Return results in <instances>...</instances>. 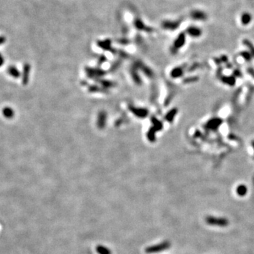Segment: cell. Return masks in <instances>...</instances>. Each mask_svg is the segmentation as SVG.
<instances>
[{
	"instance_id": "obj_1",
	"label": "cell",
	"mask_w": 254,
	"mask_h": 254,
	"mask_svg": "<svg viewBox=\"0 0 254 254\" xmlns=\"http://www.w3.org/2000/svg\"><path fill=\"white\" fill-rule=\"evenodd\" d=\"M205 222L208 224L212 226L224 227L229 224V220L224 217H217L213 216H208L205 217Z\"/></svg>"
},
{
	"instance_id": "obj_2",
	"label": "cell",
	"mask_w": 254,
	"mask_h": 254,
	"mask_svg": "<svg viewBox=\"0 0 254 254\" xmlns=\"http://www.w3.org/2000/svg\"><path fill=\"white\" fill-rule=\"evenodd\" d=\"M171 246V244L169 241H163L162 243L150 246L146 249V252L148 253H155L161 251H165Z\"/></svg>"
},
{
	"instance_id": "obj_3",
	"label": "cell",
	"mask_w": 254,
	"mask_h": 254,
	"mask_svg": "<svg viewBox=\"0 0 254 254\" xmlns=\"http://www.w3.org/2000/svg\"><path fill=\"white\" fill-rule=\"evenodd\" d=\"M191 19L196 20V21H205L207 19V14L203 11L201 10H194L191 13Z\"/></svg>"
},
{
	"instance_id": "obj_4",
	"label": "cell",
	"mask_w": 254,
	"mask_h": 254,
	"mask_svg": "<svg viewBox=\"0 0 254 254\" xmlns=\"http://www.w3.org/2000/svg\"><path fill=\"white\" fill-rule=\"evenodd\" d=\"M187 33L193 38H198L202 35V31L196 26H191L187 29Z\"/></svg>"
},
{
	"instance_id": "obj_5",
	"label": "cell",
	"mask_w": 254,
	"mask_h": 254,
	"mask_svg": "<svg viewBox=\"0 0 254 254\" xmlns=\"http://www.w3.org/2000/svg\"><path fill=\"white\" fill-rule=\"evenodd\" d=\"M2 114H3V116L6 118V119H11L14 117L15 112L14 110L11 107H4L3 110H2Z\"/></svg>"
},
{
	"instance_id": "obj_6",
	"label": "cell",
	"mask_w": 254,
	"mask_h": 254,
	"mask_svg": "<svg viewBox=\"0 0 254 254\" xmlns=\"http://www.w3.org/2000/svg\"><path fill=\"white\" fill-rule=\"evenodd\" d=\"M240 20H241V23L243 26H247L251 23L252 20V16L249 13L245 12L241 14Z\"/></svg>"
},
{
	"instance_id": "obj_7",
	"label": "cell",
	"mask_w": 254,
	"mask_h": 254,
	"mask_svg": "<svg viewBox=\"0 0 254 254\" xmlns=\"http://www.w3.org/2000/svg\"><path fill=\"white\" fill-rule=\"evenodd\" d=\"M7 71L11 76H12L15 78H19L20 75H21L20 71L17 69L16 67H14V66H9V67H8Z\"/></svg>"
},
{
	"instance_id": "obj_8",
	"label": "cell",
	"mask_w": 254,
	"mask_h": 254,
	"mask_svg": "<svg viewBox=\"0 0 254 254\" xmlns=\"http://www.w3.org/2000/svg\"><path fill=\"white\" fill-rule=\"evenodd\" d=\"M29 72H30V66L26 64L24 67V71H23V79L22 81L24 84H26L28 81Z\"/></svg>"
},
{
	"instance_id": "obj_9",
	"label": "cell",
	"mask_w": 254,
	"mask_h": 254,
	"mask_svg": "<svg viewBox=\"0 0 254 254\" xmlns=\"http://www.w3.org/2000/svg\"><path fill=\"white\" fill-rule=\"evenodd\" d=\"M184 42H185V36L182 33L181 35L179 36V38L176 39V42L174 43V47L180 48V47L183 46V44H184Z\"/></svg>"
},
{
	"instance_id": "obj_10",
	"label": "cell",
	"mask_w": 254,
	"mask_h": 254,
	"mask_svg": "<svg viewBox=\"0 0 254 254\" xmlns=\"http://www.w3.org/2000/svg\"><path fill=\"white\" fill-rule=\"evenodd\" d=\"M237 193L240 196H244L247 193V188L245 185H239L237 188Z\"/></svg>"
},
{
	"instance_id": "obj_11",
	"label": "cell",
	"mask_w": 254,
	"mask_h": 254,
	"mask_svg": "<svg viewBox=\"0 0 254 254\" xmlns=\"http://www.w3.org/2000/svg\"><path fill=\"white\" fill-rule=\"evenodd\" d=\"M97 251L99 254H111V251L107 247L98 246L97 247Z\"/></svg>"
},
{
	"instance_id": "obj_12",
	"label": "cell",
	"mask_w": 254,
	"mask_h": 254,
	"mask_svg": "<svg viewBox=\"0 0 254 254\" xmlns=\"http://www.w3.org/2000/svg\"><path fill=\"white\" fill-rule=\"evenodd\" d=\"M244 43L245 45H246L247 47H249V48L251 49V53L254 54V47H253L252 44H251V43L250 42H249V41H248V40H244Z\"/></svg>"
},
{
	"instance_id": "obj_13",
	"label": "cell",
	"mask_w": 254,
	"mask_h": 254,
	"mask_svg": "<svg viewBox=\"0 0 254 254\" xmlns=\"http://www.w3.org/2000/svg\"><path fill=\"white\" fill-rule=\"evenodd\" d=\"M4 62V57L2 56V55L1 54H0V67H2V65H3V64Z\"/></svg>"
},
{
	"instance_id": "obj_14",
	"label": "cell",
	"mask_w": 254,
	"mask_h": 254,
	"mask_svg": "<svg viewBox=\"0 0 254 254\" xmlns=\"http://www.w3.org/2000/svg\"><path fill=\"white\" fill-rule=\"evenodd\" d=\"M5 42V39L3 37H0V45L3 44V43Z\"/></svg>"
}]
</instances>
